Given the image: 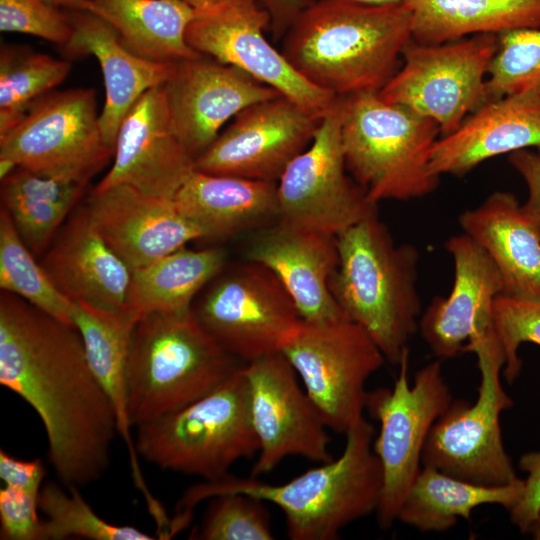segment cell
I'll use <instances>...</instances> for the list:
<instances>
[{"mask_svg": "<svg viewBox=\"0 0 540 540\" xmlns=\"http://www.w3.org/2000/svg\"><path fill=\"white\" fill-rule=\"evenodd\" d=\"M187 4H189L194 9L204 8L211 5H215L227 0H184Z\"/></svg>", "mask_w": 540, "mask_h": 540, "instance_id": "cell-47", "label": "cell"}, {"mask_svg": "<svg viewBox=\"0 0 540 540\" xmlns=\"http://www.w3.org/2000/svg\"><path fill=\"white\" fill-rule=\"evenodd\" d=\"M0 288L48 315L74 325L71 302L29 250L5 208L0 209Z\"/></svg>", "mask_w": 540, "mask_h": 540, "instance_id": "cell-35", "label": "cell"}, {"mask_svg": "<svg viewBox=\"0 0 540 540\" xmlns=\"http://www.w3.org/2000/svg\"><path fill=\"white\" fill-rule=\"evenodd\" d=\"M222 248L182 247L132 270L128 310L142 316L155 312H184L199 293L225 268Z\"/></svg>", "mask_w": 540, "mask_h": 540, "instance_id": "cell-32", "label": "cell"}, {"mask_svg": "<svg viewBox=\"0 0 540 540\" xmlns=\"http://www.w3.org/2000/svg\"><path fill=\"white\" fill-rule=\"evenodd\" d=\"M67 60L22 45L3 44L0 50V134L16 125L32 104L68 76Z\"/></svg>", "mask_w": 540, "mask_h": 540, "instance_id": "cell-34", "label": "cell"}, {"mask_svg": "<svg viewBox=\"0 0 540 540\" xmlns=\"http://www.w3.org/2000/svg\"><path fill=\"white\" fill-rule=\"evenodd\" d=\"M163 89L174 131L194 160L229 119L281 96L244 71L203 54L175 62Z\"/></svg>", "mask_w": 540, "mask_h": 540, "instance_id": "cell-18", "label": "cell"}, {"mask_svg": "<svg viewBox=\"0 0 540 540\" xmlns=\"http://www.w3.org/2000/svg\"><path fill=\"white\" fill-rule=\"evenodd\" d=\"M84 206L96 230L131 270L203 239L172 199L126 184L93 188Z\"/></svg>", "mask_w": 540, "mask_h": 540, "instance_id": "cell-20", "label": "cell"}, {"mask_svg": "<svg viewBox=\"0 0 540 540\" xmlns=\"http://www.w3.org/2000/svg\"><path fill=\"white\" fill-rule=\"evenodd\" d=\"M45 474L40 459L22 460L0 450V478L5 486L40 491Z\"/></svg>", "mask_w": 540, "mask_h": 540, "instance_id": "cell-43", "label": "cell"}, {"mask_svg": "<svg viewBox=\"0 0 540 540\" xmlns=\"http://www.w3.org/2000/svg\"><path fill=\"white\" fill-rule=\"evenodd\" d=\"M409 347L398 363L392 389L367 392L366 406L380 423L373 441L383 476L377 521L382 529L396 521L401 504L422 468V452L435 422L448 409L452 394L440 360L420 368L409 383Z\"/></svg>", "mask_w": 540, "mask_h": 540, "instance_id": "cell-9", "label": "cell"}, {"mask_svg": "<svg viewBox=\"0 0 540 540\" xmlns=\"http://www.w3.org/2000/svg\"><path fill=\"white\" fill-rule=\"evenodd\" d=\"M114 161L94 187L126 184L143 193L172 199L195 169V160L178 139L163 85L146 91L118 130Z\"/></svg>", "mask_w": 540, "mask_h": 540, "instance_id": "cell-19", "label": "cell"}, {"mask_svg": "<svg viewBox=\"0 0 540 540\" xmlns=\"http://www.w3.org/2000/svg\"><path fill=\"white\" fill-rule=\"evenodd\" d=\"M268 12L257 0H227L195 9L186 40L196 52L234 66L321 120L339 97L311 84L266 39Z\"/></svg>", "mask_w": 540, "mask_h": 540, "instance_id": "cell-15", "label": "cell"}, {"mask_svg": "<svg viewBox=\"0 0 540 540\" xmlns=\"http://www.w3.org/2000/svg\"><path fill=\"white\" fill-rule=\"evenodd\" d=\"M497 49L498 34L494 33L441 44L411 39L402 52L400 68L378 94L388 103L435 121L440 137L451 134L490 100L487 71Z\"/></svg>", "mask_w": 540, "mask_h": 540, "instance_id": "cell-11", "label": "cell"}, {"mask_svg": "<svg viewBox=\"0 0 540 540\" xmlns=\"http://www.w3.org/2000/svg\"><path fill=\"white\" fill-rule=\"evenodd\" d=\"M342 115L343 97H339L320 120L309 146L278 179V221L337 236L377 213V204L347 175Z\"/></svg>", "mask_w": 540, "mask_h": 540, "instance_id": "cell-14", "label": "cell"}, {"mask_svg": "<svg viewBox=\"0 0 540 540\" xmlns=\"http://www.w3.org/2000/svg\"><path fill=\"white\" fill-rule=\"evenodd\" d=\"M63 490L57 483L41 487L39 510L42 521L41 540H63L79 537L90 540H151V535L129 525H114L97 515L80 494L78 487Z\"/></svg>", "mask_w": 540, "mask_h": 540, "instance_id": "cell-36", "label": "cell"}, {"mask_svg": "<svg viewBox=\"0 0 540 540\" xmlns=\"http://www.w3.org/2000/svg\"><path fill=\"white\" fill-rule=\"evenodd\" d=\"M244 365L201 325L192 308L138 318L128 356V410L134 428L207 395Z\"/></svg>", "mask_w": 540, "mask_h": 540, "instance_id": "cell-5", "label": "cell"}, {"mask_svg": "<svg viewBox=\"0 0 540 540\" xmlns=\"http://www.w3.org/2000/svg\"><path fill=\"white\" fill-rule=\"evenodd\" d=\"M492 326L505 356L502 374L511 384L522 369L519 347L525 342L540 345V300L504 294L497 296L493 304Z\"/></svg>", "mask_w": 540, "mask_h": 540, "instance_id": "cell-39", "label": "cell"}, {"mask_svg": "<svg viewBox=\"0 0 540 540\" xmlns=\"http://www.w3.org/2000/svg\"><path fill=\"white\" fill-rule=\"evenodd\" d=\"M403 6L412 39L422 44L540 27V0H404Z\"/></svg>", "mask_w": 540, "mask_h": 540, "instance_id": "cell-30", "label": "cell"}, {"mask_svg": "<svg viewBox=\"0 0 540 540\" xmlns=\"http://www.w3.org/2000/svg\"><path fill=\"white\" fill-rule=\"evenodd\" d=\"M477 357L478 395L473 403L453 400L433 425L422 452V466L484 486L515 483L517 477L505 450L500 415L512 408L501 373L505 356L492 330L464 347Z\"/></svg>", "mask_w": 540, "mask_h": 540, "instance_id": "cell-8", "label": "cell"}, {"mask_svg": "<svg viewBox=\"0 0 540 540\" xmlns=\"http://www.w3.org/2000/svg\"><path fill=\"white\" fill-rule=\"evenodd\" d=\"M246 257L276 275L303 321L322 323L345 317L330 290L339 263L336 236L276 221L255 231Z\"/></svg>", "mask_w": 540, "mask_h": 540, "instance_id": "cell-22", "label": "cell"}, {"mask_svg": "<svg viewBox=\"0 0 540 540\" xmlns=\"http://www.w3.org/2000/svg\"><path fill=\"white\" fill-rule=\"evenodd\" d=\"M489 99L525 90H540V27L498 34V49L486 79Z\"/></svg>", "mask_w": 540, "mask_h": 540, "instance_id": "cell-37", "label": "cell"}, {"mask_svg": "<svg viewBox=\"0 0 540 540\" xmlns=\"http://www.w3.org/2000/svg\"><path fill=\"white\" fill-rule=\"evenodd\" d=\"M0 383L39 416L49 461L63 484L79 487L102 477L117 422L75 325L2 291Z\"/></svg>", "mask_w": 540, "mask_h": 540, "instance_id": "cell-1", "label": "cell"}, {"mask_svg": "<svg viewBox=\"0 0 540 540\" xmlns=\"http://www.w3.org/2000/svg\"><path fill=\"white\" fill-rule=\"evenodd\" d=\"M368 6H400L404 0H350Z\"/></svg>", "mask_w": 540, "mask_h": 540, "instance_id": "cell-46", "label": "cell"}, {"mask_svg": "<svg viewBox=\"0 0 540 540\" xmlns=\"http://www.w3.org/2000/svg\"><path fill=\"white\" fill-rule=\"evenodd\" d=\"M439 135L435 121L386 102L378 92L343 97L346 167L374 204L421 198L437 189L431 151Z\"/></svg>", "mask_w": 540, "mask_h": 540, "instance_id": "cell-6", "label": "cell"}, {"mask_svg": "<svg viewBox=\"0 0 540 540\" xmlns=\"http://www.w3.org/2000/svg\"><path fill=\"white\" fill-rule=\"evenodd\" d=\"M536 148L540 155V90L530 89L486 102L431 151L439 176H463L492 157Z\"/></svg>", "mask_w": 540, "mask_h": 540, "instance_id": "cell-24", "label": "cell"}, {"mask_svg": "<svg viewBox=\"0 0 540 540\" xmlns=\"http://www.w3.org/2000/svg\"><path fill=\"white\" fill-rule=\"evenodd\" d=\"M320 120L281 95L238 113L195 160L201 172L277 182L311 143Z\"/></svg>", "mask_w": 540, "mask_h": 540, "instance_id": "cell-17", "label": "cell"}, {"mask_svg": "<svg viewBox=\"0 0 540 540\" xmlns=\"http://www.w3.org/2000/svg\"><path fill=\"white\" fill-rule=\"evenodd\" d=\"M279 352L300 377L328 429L346 434L364 418L365 384L385 357L357 323L340 318L301 320L282 340Z\"/></svg>", "mask_w": 540, "mask_h": 540, "instance_id": "cell-10", "label": "cell"}, {"mask_svg": "<svg viewBox=\"0 0 540 540\" xmlns=\"http://www.w3.org/2000/svg\"><path fill=\"white\" fill-rule=\"evenodd\" d=\"M44 1L52 6L59 7V6H66L69 0H44Z\"/></svg>", "mask_w": 540, "mask_h": 540, "instance_id": "cell-49", "label": "cell"}, {"mask_svg": "<svg viewBox=\"0 0 540 540\" xmlns=\"http://www.w3.org/2000/svg\"><path fill=\"white\" fill-rule=\"evenodd\" d=\"M192 311L201 325L244 364L279 352L302 320L290 294L264 265L225 268L203 289Z\"/></svg>", "mask_w": 540, "mask_h": 540, "instance_id": "cell-13", "label": "cell"}, {"mask_svg": "<svg viewBox=\"0 0 540 540\" xmlns=\"http://www.w3.org/2000/svg\"><path fill=\"white\" fill-rule=\"evenodd\" d=\"M41 264L71 302L128 309L132 270L96 230L84 205L70 214Z\"/></svg>", "mask_w": 540, "mask_h": 540, "instance_id": "cell-23", "label": "cell"}, {"mask_svg": "<svg viewBox=\"0 0 540 540\" xmlns=\"http://www.w3.org/2000/svg\"><path fill=\"white\" fill-rule=\"evenodd\" d=\"M518 467L527 473V478L519 499L507 511L512 524L528 534L540 511V448L524 453Z\"/></svg>", "mask_w": 540, "mask_h": 540, "instance_id": "cell-42", "label": "cell"}, {"mask_svg": "<svg viewBox=\"0 0 540 540\" xmlns=\"http://www.w3.org/2000/svg\"><path fill=\"white\" fill-rule=\"evenodd\" d=\"M40 491L5 486L0 489V536L6 540H41Z\"/></svg>", "mask_w": 540, "mask_h": 540, "instance_id": "cell-41", "label": "cell"}, {"mask_svg": "<svg viewBox=\"0 0 540 540\" xmlns=\"http://www.w3.org/2000/svg\"><path fill=\"white\" fill-rule=\"evenodd\" d=\"M0 30L32 35L64 47L73 25L71 15L44 0H0Z\"/></svg>", "mask_w": 540, "mask_h": 540, "instance_id": "cell-40", "label": "cell"}, {"mask_svg": "<svg viewBox=\"0 0 540 540\" xmlns=\"http://www.w3.org/2000/svg\"><path fill=\"white\" fill-rule=\"evenodd\" d=\"M459 224L498 269L507 296L540 300V221L510 192L496 191L462 212Z\"/></svg>", "mask_w": 540, "mask_h": 540, "instance_id": "cell-25", "label": "cell"}, {"mask_svg": "<svg viewBox=\"0 0 540 540\" xmlns=\"http://www.w3.org/2000/svg\"><path fill=\"white\" fill-rule=\"evenodd\" d=\"M243 366L197 401L137 427L138 455L163 470L216 481L258 454Z\"/></svg>", "mask_w": 540, "mask_h": 540, "instance_id": "cell-7", "label": "cell"}, {"mask_svg": "<svg viewBox=\"0 0 540 540\" xmlns=\"http://www.w3.org/2000/svg\"><path fill=\"white\" fill-rule=\"evenodd\" d=\"M257 2L270 15V26L278 36L285 34L304 8L303 0H257Z\"/></svg>", "mask_w": 540, "mask_h": 540, "instance_id": "cell-45", "label": "cell"}, {"mask_svg": "<svg viewBox=\"0 0 540 540\" xmlns=\"http://www.w3.org/2000/svg\"><path fill=\"white\" fill-rule=\"evenodd\" d=\"M203 239L228 238L278 221L277 182L196 169L172 198Z\"/></svg>", "mask_w": 540, "mask_h": 540, "instance_id": "cell-28", "label": "cell"}, {"mask_svg": "<svg viewBox=\"0 0 540 540\" xmlns=\"http://www.w3.org/2000/svg\"><path fill=\"white\" fill-rule=\"evenodd\" d=\"M88 184L17 167L1 179V206L29 250L40 257L76 209Z\"/></svg>", "mask_w": 540, "mask_h": 540, "instance_id": "cell-33", "label": "cell"}, {"mask_svg": "<svg viewBox=\"0 0 540 540\" xmlns=\"http://www.w3.org/2000/svg\"><path fill=\"white\" fill-rule=\"evenodd\" d=\"M315 0H303V3H304V7L311 4L312 2H314Z\"/></svg>", "mask_w": 540, "mask_h": 540, "instance_id": "cell-50", "label": "cell"}, {"mask_svg": "<svg viewBox=\"0 0 540 540\" xmlns=\"http://www.w3.org/2000/svg\"><path fill=\"white\" fill-rule=\"evenodd\" d=\"M138 318L128 309L113 310L86 303H74L73 308V323L83 340L88 363L112 405L118 435L126 445L132 480L142 493L148 512L156 518L165 510L142 475L128 410V356Z\"/></svg>", "mask_w": 540, "mask_h": 540, "instance_id": "cell-27", "label": "cell"}, {"mask_svg": "<svg viewBox=\"0 0 540 540\" xmlns=\"http://www.w3.org/2000/svg\"><path fill=\"white\" fill-rule=\"evenodd\" d=\"M212 499L201 524L190 534L191 539H274L264 501L242 493H225Z\"/></svg>", "mask_w": 540, "mask_h": 540, "instance_id": "cell-38", "label": "cell"}, {"mask_svg": "<svg viewBox=\"0 0 540 540\" xmlns=\"http://www.w3.org/2000/svg\"><path fill=\"white\" fill-rule=\"evenodd\" d=\"M524 480L503 486H484L422 466L407 492L397 521L423 532L451 529L483 505H500L508 510L519 499Z\"/></svg>", "mask_w": 540, "mask_h": 540, "instance_id": "cell-31", "label": "cell"}, {"mask_svg": "<svg viewBox=\"0 0 540 540\" xmlns=\"http://www.w3.org/2000/svg\"><path fill=\"white\" fill-rule=\"evenodd\" d=\"M112 157L92 88L46 94L0 134V160L44 176L89 183Z\"/></svg>", "mask_w": 540, "mask_h": 540, "instance_id": "cell-12", "label": "cell"}, {"mask_svg": "<svg viewBox=\"0 0 540 540\" xmlns=\"http://www.w3.org/2000/svg\"><path fill=\"white\" fill-rule=\"evenodd\" d=\"M75 11L71 15L73 33L63 48L69 56L92 55L98 60L105 87L99 123L106 144L114 150L126 114L146 91L166 82L174 63L152 61L134 54L104 20Z\"/></svg>", "mask_w": 540, "mask_h": 540, "instance_id": "cell-26", "label": "cell"}, {"mask_svg": "<svg viewBox=\"0 0 540 540\" xmlns=\"http://www.w3.org/2000/svg\"><path fill=\"white\" fill-rule=\"evenodd\" d=\"M508 161L527 185L528 198L523 204L524 209L540 221V155L529 149H522L510 153Z\"/></svg>", "mask_w": 540, "mask_h": 540, "instance_id": "cell-44", "label": "cell"}, {"mask_svg": "<svg viewBox=\"0 0 540 540\" xmlns=\"http://www.w3.org/2000/svg\"><path fill=\"white\" fill-rule=\"evenodd\" d=\"M412 39L410 12L350 0H315L284 34L281 52L294 69L336 97L379 92Z\"/></svg>", "mask_w": 540, "mask_h": 540, "instance_id": "cell-3", "label": "cell"}, {"mask_svg": "<svg viewBox=\"0 0 540 540\" xmlns=\"http://www.w3.org/2000/svg\"><path fill=\"white\" fill-rule=\"evenodd\" d=\"M445 248L454 264L447 297H435L419 320V331L439 359L455 357L467 343L493 330V304L503 293L501 275L488 254L465 233Z\"/></svg>", "mask_w": 540, "mask_h": 540, "instance_id": "cell-21", "label": "cell"}, {"mask_svg": "<svg viewBox=\"0 0 540 540\" xmlns=\"http://www.w3.org/2000/svg\"><path fill=\"white\" fill-rule=\"evenodd\" d=\"M343 452L284 484L228 475L188 488L170 518L171 536L188 527L196 506L225 493H242L278 506L292 540H334L351 523L378 508L383 476L373 450L375 430L365 418L346 434Z\"/></svg>", "mask_w": 540, "mask_h": 540, "instance_id": "cell-2", "label": "cell"}, {"mask_svg": "<svg viewBox=\"0 0 540 540\" xmlns=\"http://www.w3.org/2000/svg\"><path fill=\"white\" fill-rule=\"evenodd\" d=\"M65 7L101 18L145 59L175 63L200 54L186 40L195 9L184 0H69Z\"/></svg>", "mask_w": 540, "mask_h": 540, "instance_id": "cell-29", "label": "cell"}, {"mask_svg": "<svg viewBox=\"0 0 540 540\" xmlns=\"http://www.w3.org/2000/svg\"><path fill=\"white\" fill-rule=\"evenodd\" d=\"M339 263L330 290L342 313L360 325L385 359L398 365L419 330V252L397 245L374 213L336 236Z\"/></svg>", "mask_w": 540, "mask_h": 540, "instance_id": "cell-4", "label": "cell"}, {"mask_svg": "<svg viewBox=\"0 0 540 540\" xmlns=\"http://www.w3.org/2000/svg\"><path fill=\"white\" fill-rule=\"evenodd\" d=\"M251 421L259 442L251 476L272 472L289 456L330 461V437L321 414L302 389L297 373L280 353L243 366Z\"/></svg>", "mask_w": 540, "mask_h": 540, "instance_id": "cell-16", "label": "cell"}, {"mask_svg": "<svg viewBox=\"0 0 540 540\" xmlns=\"http://www.w3.org/2000/svg\"><path fill=\"white\" fill-rule=\"evenodd\" d=\"M528 534L531 536L532 539L540 540V511Z\"/></svg>", "mask_w": 540, "mask_h": 540, "instance_id": "cell-48", "label": "cell"}]
</instances>
